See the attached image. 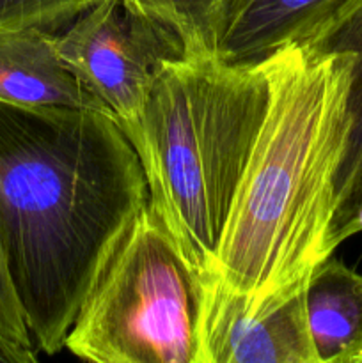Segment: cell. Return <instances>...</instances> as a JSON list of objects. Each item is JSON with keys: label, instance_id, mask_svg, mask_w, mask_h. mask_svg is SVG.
I'll list each match as a JSON object with an SVG mask.
<instances>
[{"label": "cell", "instance_id": "cell-1", "mask_svg": "<svg viewBox=\"0 0 362 363\" xmlns=\"http://www.w3.org/2000/svg\"><path fill=\"white\" fill-rule=\"evenodd\" d=\"M148 202L116 117L0 101V233L35 350L53 357L85 294Z\"/></svg>", "mask_w": 362, "mask_h": 363}, {"label": "cell", "instance_id": "cell-2", "mask_svg": "<svg viewBox=\"0 0 362 363\" xmlns=\"http://www.w3.org/2000/svg\"><path fill=\"white\" fill-rule=\"evenodd\" d=\"M353 57L291 43L265 59L268 106L234 191L208 282L245 305L305 289L332 257Z\"/></svg>", "mask_w": 362, "mask_h": 363}, {"label": "cell", "instance_id": "cell-3", "mask_svg": "<svg viewBox=\"0 0 362 363\" xmlns=\"http://www.w3.org/2000/svg\"><path fill=\"white\" fill-rule=\"evenodd\" d=\"M268 106L263 62L181 57L153 85L128 137L148 202L195 280L212 273L252 144Z\"/></svg>", "mask_w": 362, "mask_h": 363}, {"label": "cell", "instance_id": "cell-4", "mask_svg": "<svg viewBox=\"0 0 362 363\" xmlns=\"http://www.w3.org/2000/svg\"><path fill=\"white\" fill-rule=\"evenodd\" d=\"M64 350L96 363L197 362V280L149 202L99 269Z\"/></svg>", "mask_w": 362, "mask_h": 363}, {"label": "cell", "instance_id": "cell-5", "mask_svg": "<svg viewBox=\"0 0 362 363\" xmlns=\"http://www.w3.org/2000/svg\"><path fill=\"white\" fill-rule=\"evenodd\" d=\"M60 59L130 137L156 78L185 57L176 30L137 0H105L57 34Z\"/></svg>", "mask_w": 362, "mask_h": 363}, {"label": "cell", "instance_id": "cell-6", "mask_svg": "<svg viewBox=\"0 0 362 363\" xmlns=\"http://www.w3.org/2000/svg\"><path fill=\"white\" fill-rule=\"evenodd\" d=\"M195 363H318L305 289L251 307L229 291L197 280Z\"/></svg>", "mask_w": 362, "mask_h": 363}, {"label": "cell", "instance_id": "cell-7", "mask_svg": "<svg viewBox=\"0 0 362 363\" xmlns=\"http://www.w3.org/2000/svg\"><path fill=\"white\" fill-rule=\"evenodd\" d=\"M0 101L109 112L60 59L57 34L41 28L0 32Z\"/></svg>", "mask_w": 362, "mask_h": 363}, {"label": "cell", "instance_id": "cell-8", "mask_svg": "<svg viewBox=\"0 0 362 363\" xmlns=\"http://www.w3.org/2000/svg\"><path fill=\"white\" fill-rule=\"evenodd\" d=\"M343 0H231L219 59L263 62L297 43Z\"/></svg>", "mask_w": 362, "mask_h": 363}, {"label": "cell", "instance_id": "cell-9", "mask_svg": "<svg viewBox=\"0 0 362 363\" xmlns=\"http://www.w3.org/2000/svg\"><path fill=\"white\" fill-rule=\"evenodd\" d=\"M305 312L318 363H353L362 350V273L327 259L305 286Z\"/></svg>", "mask_w": 362, "mask_h": 363}, {"label": "cell", "instance_id": "cell-10", "mask_svg": "<svg viewBox=\"0 0 362 363\" xmlns=\"http://www.w3.org/2000/svg\"><path fill=\"white\" fill-rule=\"evenodd\" d=\"M297 45L311 52L350 53L353 57L348 91L350 133L337 176L339 208L362 174V0H343L332 13L305 32Z\"/></svg>", "mask_w": 362, "mask_h": 363}, {"label": "cell", "instance_id": "cell-11", "mask_svg": "<svg viewBox=\"0 0 362 363\" xmlns=\"http://www.w3.org/2000/svg\"><path fill=\"white\" fill-rule=\"evenodd\" d=\"M180 35L188 57H219L231 0H137Z\"/></svg>", "mask_w": 362, "mask_h": 363}, {"label": "cell", "instance_id": "cell-12", "mask_svg": "<svg viewBox=\"0 0 362 363\" xmlns=\"http://www.w3.org/2000/svg\"><path fill=\"white\" fill-rule=\"evenodd\" d=\"M105 0H0V32L41 28L60 34L71 21Z\"/></svg>", "mask_w": 362, "mask_h": 363}, {"label": "cell", "instance_id": "cell-13", "mask_svg": "<svg viewBox=\"0 0 362 363\" xmlns=\"http://www.w3.org/2000/svg\"><path fill=\"white\" fill-rule=\"evenodd\" d=\"M0 337H4L21 350L38 353L31 332L27 328V323H25L20 301L14 293L9 272H7L2 233H0Z\"/></svg>", "mask_w": 362, "mask_h": 363}, {"label": "cell", "instance_id": "cell-14", "mask_svg": "<svg viewBox=\"0 0 362 363\" xmlns=\"http://www.w3.org/2000/svg\"><path fill=\"white\" fill-rule=\"evenodd\" d=\"M362 230V174L348 197L339 204L334 218V243L339 247L344 240Z\"/></svg>", "mask_w": 362, "mask_h": 363}, {"label": "cell", "instance_id": "cell-15", "mask_svg": "<svg viewBox=\"0 0 362 363\" xmlns=\"http://www.w3.org/2000/svg\"><path fill=\"white\" fill-rule=\"evenodd\" d=\"M38 362V353L25 351L14 346L9 340L0 337V363H34Z\"/></svg>", "mask_w": 362, "mask_h": 363}, {"label": "cell", "instance_id": "cell-16", "mask_svg": "<svg viewBox=\"0 0 362 363\" xmlns=\"http://www.w3.org/2000/svg\"><path fill=\"white\" fill-rule=\"evenodd\" d=\"M353 363H362V350L358 351V353H357V357L353 358Z\"/></svg>", "mask_w": 362, "mask_h": 363}]
</instances>
